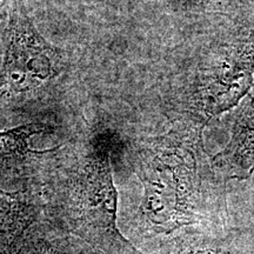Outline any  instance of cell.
<instances>
[{"label": "cell", "mask_w": 254, "mask_h": 254, "mask_svg": "<svg viewBox=\"0 0 254 254\" xmlns=\"http://www.w3.org/2000/svg\"><path fill=\"white\" fill-rule=\"evenodd\" d=\"M199 138L198 133L173 131L134 146L127 155L142 194L138 207L119 217L118 225L134 246L201 218L205 194Z\"/></svg>", "instance_id": "1"}, {"label": "cell", "mask_w": 254, "mask_h": 254, "mask_svg": "<svg viewBox=\"0 0 254 254\" xmlns=\"http://www.w3.org/2000/svg\"><path fill=\"white\" fill-rule=\"evenodd\" d=\"M112 155V139L95 136L64 174L57 195L43 201V218L86 243L98 254H144L119 228V192Z\"/></svg>", "instance_id": "2"}, {"label": "cell", "mask_w": 254, "mask_h": 254, "mask_svg": "<svg viewBox=\"0 0 254 254\" xmlns=\"http://www.w3.org/2000/svg\"><path fill=\"white\" fill-rule=\"evenodd\" d=\"M5 34L0 104L37 90L58 77L64 68L63 52L41 36L20 0H11Z\"/></svg>", "instance_id": "3"}, {"label": "cell", "mask_w": 254, "mask_h": 254, "mask_svg": "<svg viewBox=\"0 0 254 254\" xmlns=\"http://www.w3.org/2000/svg\"><path fill=\"white\" fill-rule=\"evenodd\" d=\"M200 72L199 99L208 116L233 106L252 85L254 39H238L225 45Z\"/></svg>", "instance_id": "4"}, {"label": "cell", "mask_w": 254, "mask_h": 254, "mask_svg": "<svg viewBox=\"0 0 254 254\" xmlns=\"http://www.w3.org/2000/svg\"><path fill=\"white\" fill-rule=\"evenodd\" d=\"M43 213L44 202L37 192L0 190V254H17Z\"/></svg>", "instance_id": "5"}, {"label": "cell", "mask_w": 254, "mask_h": 254, "mask_svg": "<svg viewBox=\"0 0 254 254\" xmlns=\"http://www.w3.org/2000/svg\"><path fill=\"white\" fill-rule=\"evenodd\" d=\"M49 128L45 124L28 123L0 131V190H12L13 184L28 176L32 155L43 154L32 148V138Z\"/></svg>", "instance_id": "6"}, {"label": "cell", "mask_w": 254, "mask_h": 254, "mask_svg": "<svg viewBox=\"0 0 254 254\" xmlns=\"http://www.w3.org/2000/svg\"><path fill=\"white\" fill-rule=\"evenodd\" d=\"M214 167L226 179H247L254 171V93L238 116L226 147L213 159Z\"/></svg>", "instance_id": "7"}, {"label": "cell", "mask_w": 254, "mask_h": 254, "mask_svg": "<svg viewBox=\"0 0 254 254\" xmlns=\"http://www.w3.org/2000/svg\"><path fill=\"white\" fill-rule=\"evenodd\" d=\"M17 254H98L86 243L41 217L26 233Z\"/></svg>", "instance_id": "8"}, {"label": "cell", "mask_w": 254, "mask_h": 254, "mask_svg": "<svg viewBox=\"0 0 254 254\" xmlns=\"http://www.w3.org/2000/svg\"><path fill=\"white\" fill-rule=\"evenodd\" d=\"M199 5L225 14L237 24L254 25V0H199Z\"/></svg>", "instance_id": "9"}, {"label": "cell", "mask_w": 254, "mask_h": 254, "mask_svg": "<svg viewBox=\"0 0 254 254\" xmlns=\"http://www.w3.org/2000/svg\"><path fill=\"white\" fill-rule=\"evenodd\" d=\"M180 254H217V252L211 249H190L183 251Z\"/></svg>", "instance_id": "10"}, {"label": "cell", "mask_w": 254, "mask_h": 254, "mask_svg": "<svg viewBox=\"0 0 254 254\" xmlns=\"http://www.w3.org/2000/svg\"><path fill=\"white\" fill-rule=\"evenodd\" d=\"M5 2H6V0H0V8L5 5Z\"/></svg>", "instance_id": "11"}]
</instances>
